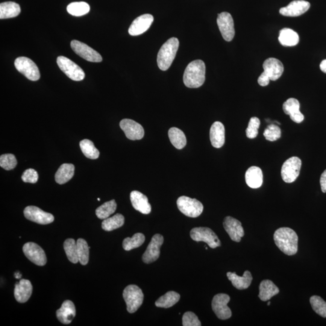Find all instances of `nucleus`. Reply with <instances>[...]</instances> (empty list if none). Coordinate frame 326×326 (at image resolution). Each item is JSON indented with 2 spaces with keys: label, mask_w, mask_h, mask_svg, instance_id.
Here are the masks:
<instances>
[{
  "label": "nucleus",
  "mask_w": 326,
  "mask_h": 326,
  "mask_svg": "<svg viewBox=\"0 0 326 326\" xmlns=\"http://www.w3.org/2000/svg\"><path fill=\"white\" fill-rule=\"evenodd\" d=\"M274 240L276 245L283 253L292 255L297 252L298 237L292 229L278 228L275 231Z\"/></svg>",
  "instance_id": "1"
},
{
  "label": "nucleus",
  "mask_w": 326,
  "mask_h": 326,
  "mask_svg": "<svg viewBox=\"0 0 326 326\" xmlns=\"http://www.w3.org/2000/svg\"><path fill=\"white\" fill-rule=\"evenodd\" d=\"M205 80V65L201 60H195L188 65L184 73L183 81L188 88L202 86Z\"/></svg>",
  "instance_id": "2"
},
{
  "label": "nucleus",
  "mask_w": 326,
  "mask_h": 326,
  "mask_svg": "<svg viewBox=\"0 0 326 326\" xmlns=\"http://www.w3.org/2000/svg\"><path fill=\"white\" fill-rule=\"evenodd\" d=\"M179 40L177 38H171L161 46L157 55V64L159 69L166 71L171 66L178 50Z\"/></svg>",
  "instance_id": "3"
},
{
  "label": "nucleus",
  "mask_w": 326,
  "mask_h": 326,
  "mask_svg": "<svg viewBox=\"0 0 326 326\" xmlns=\"http://www.w3.org/2000/svg\"><path fill=\"white\" fill-rule=\"evenodd\" d=\"M123 296L127 306L128 312H136L142 306L144 295L142 289L139 286L134 284L128 286L123 290Z\"/></svg>",
  "instance_id": "4"
},
{
  "label": "nucleus",
  "mask_w": 326,
  "mask_h": 326,
  "mask_svg": "<svg viewBox=\"0 0 326 326\" xmlns=\"http://www.w3.org/2000/svg\"><path fill=\"white\" fill-rule=\"evenodd\" d=\"M177 204L181 212L190 217L200 216L204 210L203 205L200 201L187 196H181L178 199Z\"/></svg>",
  "instance_id": "5"
},
{
  "label": "nucleus",
  "mask_w": 326,
  "mask_h": 326,
  "mask_svg": "<svg viewBox=\"0 0 326 326\" xmlns=\"http://www.w3.org/2000/svg\"><path fill=\"white\" fill-rule=\"evenodd\" d=\"M190 236L196 242L207 243L211 248H216L221 245L218 237L209 228H194L190 231Z\"/></svg>",
  "instance_id": "6"
},
{
  "label": "nucleus",
  "mask_w": 326,
  "mask_h": 326,
  "mask_svg": "<svg viewBox=\"0 0 326 326\" xmlns=\"http://www.w3.org/2000/svg\"><path fill=\"white\" fill-rule=\"evenodd\" d=\"M15 67L20 73L24 75L29 80L37 81L40 78L39 69L31 59L19 57L15 61Z\"/></svg>",
  "instance_id": "7"
},
{
  "label": "nucleus",
  "mask_w": 326,
  "mask_h": 326,
  "mask_svg": "<svg viewBox=\"0 0 326 326\" xmlns=\"http://www.w3.org/2000/svg\"><path fill=\"white\" fill-rule=\"evenodd\" d=\"M57 64L62 71L72 80L81 81L85 78L84 70L70 59L61 56L57 58Z\"/></svg>",
  "instance_id": "8"
},
{
  "label": "nucleus",
  "mask_w": 326,
  "mask_h": 326,
  "mask_svg": "<svg viewBox=\"0 0 326 326\" xmlns=\"http://www.w3.org/2000/svg\"><path fill=\"white\" fill-rule=\"evenodd\" d=\"M301 167V161L298 157H292L287 159L282 166L281 175L286 183H292L298 178Z\"/></svg>",
  "instance_id": "9"
},
{
  "label": "nucleus",
  "mask_w": 326,
  "mask_h": 326,
  "mask_svg": "<svg viewBox=\"0 0 326 326\" xmlns=\"http://www.w3.org/2000/svg\"><path fill=\"white\" fill-rule=\"evenodd\" d=\"M230 300V296L225 293H218L214 296L211 302V307L217 318L222 320L230 318L232 313L231 309L227 306Z\"/></svg>",
  "instance_id": "10"
},
{
  "label": "nucleus",
  "mask_w": 326,
  "mask_h": 326,
  "mask_svg": "<svg viewBox=\"0 0 326 326\" xmlns=\"http://www.w3.org/2000/svg\"><path fill=\"white\" fill-rule=\"evenodd\" d=\"M217 24L223 38L228 42L233 40L235 35V30L234 21L231 14L226 12L218 14Z\"/></svg>",
  "instance_id": "11"
},
{
  "label": "nucleus",
  "mask_w": 326,
  "mask_h": 326,
  "mask_svg": "<svg viewBox=\"0 0 326 326\" xmlns=\"http://www.w3.org/2000/svg\"><path fill=\"white\" fill-rule=\"evenodd\" d=\"M71 48L76 54L87 61L101 63L102 61L101 55L98 52L80 41L73 40Z\"/></svg>",
  "instance_id": "12"
},
{
  "label": "nucleus",
  "mask_w": 326,
  "mask_h": 326,
  "mask_svg": "<svg viewBox=\"0 0 326 326\" xmlns=\"http://www.w3.org/2000/svg\"><path fill=\"white\" fill-rule=\"evenodd\" d=\"M23 252L29 260L38 266H45L47 257L45 251L37 243L28 242L23 246Z\"/></svg>",
  "instance_id": "13"
},
{
  "label": "nucleus",
  "mask_w": 326,
  "mask_h": 326,
  "mask_svg": "<svg viewBox=\"0 0 326 326\" xmlns=\"http://www.w3.org/2000/svg\"><path fill=\"white\" fill-rule=\"evenodd\" d=\"M164 242L162 235L157 234L152 237L151 241L143 254L142 259L145 263H151L160 257V248Z\"/></svg>",
  "instance_id": "14"
},
{
  "label": "nucleus",
  "mask_w": 326,
  "mask_h": 326,
  "mask_svg": "<svg viewBox=\"0 0 326 326\" xmlns=\"http://www.w3.org/2000/svg\"><path fill=\"white\" fill-rule=\"evenodd\" d=\"M24 214L26 218L29 221L41 225L51 224L54 221L55 219L53 214L47 213L35 206L26 207L24 210Z\"/></svg>",
  "instance_id": "15"
},
{
  "label": "nucleus",
  "mask_w": 326,
  "mask_h": 326,
  "mask_svg": "<svg viewBox=\"0 0 326 326\" xmlns=\"http://www.w3.org/2000/svg\"><path fill=\"white\" fill-rule=\"evenodd\" d=\"M120 126L129 140H139L145 136V131L142 126L133 120L123 119L120 122Z\"/></svg>",
  "instance_id": "16"
},
{
  "label": "nucleus",
  "mask_w": 326,
  "mask_h": 326,
  "mask_svg": "<svg viewBox=\"0 0 326 326\" xmlns=\"http://www.w3.org/2000/svg\"><path fill=\"white\" fill-rule=\"evenodd\" d=\"M264 72L262 73L270 81H275L280 78L284 72L283 64L277 59L270 58L267 59L263 64Z\"/></svg>",
  "instance_id": "17"
},
{
  "label": "nucleus",
  "mask_w": 326,
  "mask_h": 326,
  "mask_svg": "<svg viewBox=\"0 0 326 326\" xmlns=\"http://www.w3.org/2000/svg\"><path fill=\"white\" fill-rule=\"evenodd\" d=\"M154 20V17L151 14H144L137 17L129 28V35L138 36L145 33L151 27Z\"/></svg>",
  "instance_id": "18"
},
{
  "label": "nucleus",
  "mask_w": 326,
  "mask_h": 326,
  "mask_svg": "<svg viewBox=\"0 0 326 326\" xmlns=\"http://www.w3.org/2000/svg\"><path fill=\"white\" fill-rule=\"evenodd\" d=\"M224 227L231 239L234 242H239L244 236V230L241 222L231 216L226 217L224 221Z\"/></svg>",
  "instance_id": "19"
},
{
  "label": "nucleus",
  "mask_w": 326,
  "mask_h": 326,
  "mask_svg": "<svg viewBox=\"0 0 326 326\" xmlns=\"http://www.w3.org/2000/svg\"><path fill=\"white\" fill-rule=\"evenodd\" d=\"M310 5L304 0H295L286 7L280 10V14L285 17H295L301 16L309 10Z\"/></svg>",
  "instance_id": "20"
},
{
  "label": "nucleus",
  "mask_w": 326,
  "mask_h": 326,
  "mask_svg": "<svg viewBox=\"0 0 326 326\" xmlns=\"http://www.w3.org/2000/svg\"><path fill=\"white\" fill-rule=\"evenodd\" d=\"M299 102L297 99L290 98L284 103L283 109L284 113L289 115L290 119L296 123L303 121L304 117L299 111Z\"/></svg>",
  "instance_id": "21"
},
{
  "label": "nucleus",
  "mask_w": 326,
  "mask_h": 326,
  "mask_svg": "<svg viewBox=\"0 0 326 326\" xmlns=\"http://www.w3.org/2000/svg\"><path fill=\"white\" fill-rule=\"evenodd\" d=\"M32 289L33 287L30 281L26 279L21 280L19 283H16L15 287L14 295L16 300L22 303L27 302L31 298Z\"/></svg>",
  "instance_id": "22"
},
{
  "label": "nucleus",
  "mask_w": 326,
  "mask_h": 326,
  "mask_svg": "<svg viewBox=\"0 0 326 326\" xmlns=\"http://www.w3.org/2000/svg\"><path fill=\"white\" fill-rule=\"evenodd\" d=\"M130 199L133 207L140 213L148 214L151 213V205L148 198L139 191H133L131 193Z\"/></svg>",
  "instance_id": "23"
},
{
  "label": "nucleus",
  "mask_w": 326,
  "mask_h": 326,
  "mask_svg": "<svg viewBox=\"0 0 326 326\" xmlns=\"http://www.w3.org/2000/svg\"><path fill=\"white\" fill-rule=\"evenodd\" d=\"M210 138L211 145L216 148H221L225 143V127L221 122H215L211 126Z\"/></svg>",
  "instance_id": "24"
},
{
  "label": "nucleus",
  "mask_w": 326,
  "mask_h": 326,
  "mask_svg": "<svg viewBox=\"0 0 326 326\" xmlns=\"http://www.w3.org/2000/svg\"><path fill=\"white\" fill-rule=\"evenodd\" d=\"M76 316V307L72 301H65L60 309L57 311V318L61 322L64 324L71 323Z\"/></svg>",
  "instance_id": "25"
},
{
  "label": "nucleus",
  "mask_w": 326,
  "mask_h": 326,
  "mask_svg": "<svg viewBox=\"0 0 326 326\" xmlns=\"http://www.w3.org/2000/svg\"><path fill=\"white\" fill-rule=\"evenodd\" d=\"M246 184L252 189H258L263 184V173L259 167L252 166L245 173Z\"/></svg>",
  "instance_id": "26"
},
{
  "label": "nucleus",
  "mask_w": 326,
  "mask_h": 326,
  "mask_svg": "<svg viewBox=\"0 0 326 326\" xmlns=\"http://www.w3.org/2000/svg\"><path fill=\"white\" fill-rule=\"evenodd\" d=\"M229 280L231 281L234 287L239 290L247 289L251 285L252 277L251 272L245 271L242 277L235 272H228L227 274Z\"/></svg>",
  "instance_id": "27"
},
{
  "label": "nucleus",
  "mask_w": 326,
  "mask_h": 326,
  "mask_svg": "<svg viewBox=\"0 0 326 326\" xmlns=\"http://www.w3.org/2000/svg\"><path fill=\"white\" fill-rule=\"evenodd\" d=\"M279 292L278 287L271 280H263L260 284L258 297L263 301H268Z\"/></svg>",
  "instance_id": "28"
},
{
  "label": "nucleus",
  "mask_w": 326,
  "mask_h": 326,
  "mask_svg": "<svg viewBox=\"0 0 326 326\" xmlns=\"http://www.w3.org/2000/svg\"><path fill=\"white\" fill-rule=\"evenodd\" d=\"M299 40V35L291 29L284 28L281 29L279 34V42L283 46H295L298 45Z\"/></svg>",
  "instance_id": "29"
},
{
  "label": "nucleus",
  "mask_w": 326,
  "mask_h": 326,
  "mask_svg": "<svg viewBox=\"0 0 326 326\" xmlns=\"http://www.w3.org/2000/svg\"><path fill=\"white\" fill-rule=\"evenodd\" d=\"M75 166L72 164H63L55 174V181L59 184L67 183L73 178L75 173Z\"/></svg>",
  "instance_id": "30"
},
{
  "label": "nucleus",
  "mask_w": 326,
  "mask_h": 326,
  "mask_svg": "<svg viewBox=\"0 0 326 326\" xmlns=\"http://www.w3.org/2000/svg\"><path fill=\"white\" fill-rule=\"evenodd\" d=\"M21 13V8L16 3L8 2L0 4V19H8L16 17Z\"/></svg>",
  "instance_id": "31"
},
{
  "label": "nucleus",
  "mask_w": 326,
  "mask_h": 326,
  "mask_svg": "<svg viewBox=\"0 0 326 326\" xmlns=\"http://www.w3.org/2000/svg\"><path fill=\"white\" fill-rule=\"evenodd\" d=\"M169 137L173 146L178 149H181L186 145L187 139L184 133L181 129L172 128L169 129Z\"/></svg>",
  "instance_id": "32"
},
{
  "label": "nucleus",
  "mask_w": 326,
  "mask_h": 326,
  "mask_svg": "<svg viewBox=\"0 0 326 326\" xmlns=\"http://www.w3.org/2000/svg\"><path fill=\"white\" fill-rule=\"evenodd\" d=\"M180 295L174 291H169L165 295L161 296L155 302V306L158 307H171L180 300Z\"/></svg>",
  "instance_id": "33"
},
{
  "label": "nucleus",
  "mask_w": 326,
  "mask_h": 326,
  "mask_svg": "<svg viewBox=\"0 0 326 326\" xmlns=\"http://www.w3.org/2000/svg\"><path fill=\"white\" fill-rule=\"evenodd\" d=\"M124 223V216L121 214L117 213L112 217L104 219L102 222V227L105 231H111L122 227Z\"/></svg>",
  "instance_id": "34"
},
{
  "label": "nucleus",
  "mask_w": 326,
  "mask_h": 326,
  "mask_svg": "<svg viewBox=\"0 0 326 326\" xmlns=\"http://www.w3.org/2000/svg\"><path fill=\"white\" fill-rule=\"evenodd\" d=\"M67 10L73 16L81 17L89 13L90 7L85 2H73L67 7Z\"/></svg>",
  "instance_id": "35"
},
{
  "label": "nucleus",
  "mask_w": 326,
  "mask_h": 326,
  "mask_svg": "<svg viewBox=\"0 0 326 326\" xmlns=\"http://www.w3.org/2000/svg\"><path fill=\"white\" fill-rule=\"evenodd\" d=\"M81 151L85 157L90 159H98L100 152L94 145L92 141L88 139L82 140L80 142Z\"/></svg>",
  "instance_id": "36"
},
{
  "label": "nucleus",
  "mask_w": 326,
  "mask_h": 326,
  "mask_svg": "<svg viewBox=\"0 0 326 326\" xmlns=\"http://www.w3.org/2000/svg\"><path fill=\"white\" fill-rule=\"evenodd\" d=\"M64 248L70 262L77 263L79 262L77 242L73 239H67L64 242Z\"/></svg>",
  "instance_id": "37"
},
{
  "label": "nucleus",
  "mask_w": 326,
  "mask_h": 326,
  "mask_svg": "<svg viewBox=\"0 0 326 326\" xmlns=\"http://www.w3.org/2000/svg\"><path fill=\"white\" fill-rule=\"evenodd\" d=\"M117 204L115 200L113 199V200L105 202L97 208L96 214L100 219H105L115 212Z\"/></svg>",
  "instance_id": "38"
},
{
  "label": "nucleus",
  "mask_w": 326,
  "mask_h": 326,
  "mask_svg": "<svg viewBox=\"0 0 326 326\" xmlns=\"http://www.w3.org/2000/svg\"><path fill=\"white\" fill-rule=\"evenodd\" d=\"M145 240V236L142 233H136L133 237H126L123 242V248L126 251L139 248Z\"/></svg>",
  "instance_id": "39"
},
{
  "label": "nucleus",
  "mask_w": 326,
  "mask_h": 326,
  "mask_svg": "<svg viewBox=\"0 0 326 326\" xmlns=\"http://www.w3.org/2000/svg\"><path fill=\"white\" fill-rule=\"evenodd\" d=\"M76 242H77L79 262L82 265H86L89 261L90 247L89 245H88L86 240L81 239V238L79 239Z\"/></svg>",
  "instance_id": "40"
},
{
  "label": "nucleus",
  "mask_w": 326,
  "mask_h": 326,
  "mask_svg": "<svg viewBox=\"0 0 326 326\" xmlns=\"http://www.w3.org/2000/svg\"><path fill=\"white\" fill-rule=\"evenodd\" d=\"M310 302L312 309L319 315L326 318V302L319 296H311Z\"/></svg>",
  "instance_id": "41"
},
{
  "label": "nucleus",
  "mask_w": 326,
  "mask_h": 326,
  "mask_svg": "<svg viewBox=\"0 0 326 326\" xmlns=\"http://www.w3.org/2000/svg\"><path fill=\"white\" fill-rule=\"evenodd\" d=\"M263 136L267 140L274 142L281 137V129L277 125H269L264 131Z\"/></svg>",
  "instance_id": "42"
},
{
  "label": "nucleus",
  "mask_w": 326,
  "mask_h": 326,
  "mask_svg": "<svg viewBox=\"0 0 326 326\" xmlns=\"http://www.w3.org/2000/svg\"><path fill=\"white\" fill-rule=\"evenodd\" d=\"M260 125V120L257 117H251L248 123L247 128L246 129V137L248 139H253L257 136L258 128Z\"/></svg>",
  "instance_id": "43"
},
{
  "label": "nucleus",
  "mask_w": 326,
  "mask_h": 326,
  "mask_svg": "<svg viewBox=\"0 0 326 326\" xmlns=\"http://www.w3.org/2000/svg\"><path fill=\"white\" fill-rule=\"evenodd\" d=\"M17 165V160L15 155L11 154H7L1 155L0 157V166L5 170H11L14 169Z\"/></svg>",
  "instance_id": "44"
},
{
  "label": "nucleus",
  "mask_w": 326,
  "mask_h": 326,
  "mask_svg": "<svg viewBox=\"0 0 326 326\" xmlns=\"http://www.w3.org/2000/svg\"><path fill=\"white\" fill-rule=\"evenodd\" d=\"M183 325L184 326H201V322L198 316L192 312H187L183 316Z\"/></svg>",
  "instance_id": "45"
},
{
  "label": "nucleus",
  "mask_w": 326,
  "mask_h": 326,
  "mask_svg": "<svg viewBox=\"0 0 326 326\" xmlns=\"http://www.w3.org/2000/svg\"><path fill=\"white\" fill-rule=\"evenodd\" d=\"M22 178L25 183L35 184L38 180V174L36 170L29 169L23 173Z\"/></svg>",
  "instance_id": "46"
},
{
  "label": "nucleus",
  "mask_w": 326,
  "mask_h": 326,
  "mask_svg": "<svg viewBox=\"0 0 326 326\" xmlns=\"http://www.w3.org/2000/svg\"><path fill=\"white\" fill-rule=\"evenodd\" d=\"M320 185H321L322 192L326 193V170L323 172L320 178Z\"/></svg>",
  "instance_id": "47"
},
{
  "label": "nucleus",
  "mask_w": 326,
  "mask_h": 326,
  "mask_svg": "<svg viewBox=\"0 0 326 326\" xmlns=\"http://www.w3.org/2000/svg\"><path fill=\"white\" fill-rule=\"evenodd\" d=\"M320 69L322 72L326 73V60H323L320 64Z\"/></svg>",
  "instance_id": "48"
},
{
  "label": "nucleus",
  "mask_w": 326,
  "mask_h": 326,
  "mask_svg": "<svg viewBox=\"0 0 326 326\" xmlns=\"http://www.w3.org/2000/svg\"><path fill=\"white\" fill-rule=\"evenodd\" d=\"M270 304H271V302L268 301V306H269Z\"/></svg>",
  "instance_id": "49"
},
{
  "label": "nucleus",
  "mask_w": 326,
  "mask_h": 326,
  "mask_svg": "<svg viewBox=\"0 0 326 326\" xmlns=\"http://www.w3.org/2000/svg\"><path fill=\"white\" fill-rule=\"evenodd\" d=\"M98 201H101V199L98 198Z\"/></svg>",
  "instance_id": "50"
}]
</instances>
